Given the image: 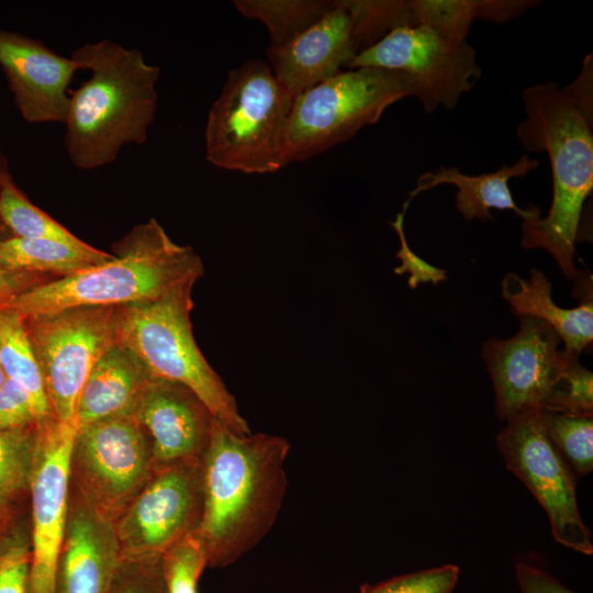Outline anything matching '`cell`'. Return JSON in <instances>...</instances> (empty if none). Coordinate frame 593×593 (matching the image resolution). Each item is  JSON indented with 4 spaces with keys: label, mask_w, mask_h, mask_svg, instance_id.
Wrapping results in <instances>:
<instances>
[{
    "label": "cell",
    "mask_w": 593,
    "mask_h": 593,
    "mask_svg": "<svg viewBox=\"0 0 593 593\" xmlns=\"http://www.w3.org/2000/svg\"><path fill=\"white\" fill-rule=\"evenodd\" d=\"M525 118L516 128L524 149L547 153L552 198L547 216L523 222L521 245L542 248L568 279H575L573 257L582 210L593 189V56H585L575 79L532 85L523 91Z\"/></svg>",
    "instance_id": "1"
},
{
    "label": "cell",
    "mask_w": 593,
    "mask_h": 593,
    "mask_svg": "<svg viewBox=\"0 0 593 593\" xmlns=\"http://www.w3.org/2000/svg\"><path fill=\"white\" fill-rule=\"evenodd\" d=\"M289 441L239 435L216 419L201 459L203 508L194 535L209 567H226L251 550L273 526L288 486Z\"/></svg>",
    "instance_id": "2"
},
{
    "label": "cell",
    "mask_w": 593,
    "mask_h": 593,
    "mask_svg": "<svg viewBox=\"0 0 593 593\" xmlns=\"http://www.w3.org/2000/svg\"><path fill=\"white\" fill-rule=\"evenodd\" d=\"M70 56L90 77L70 93L64 146L76 168L93 170L112 164L125 146L147 141L160 69L139 49L107 38L86 43Z\"/></svg>",
    "instance_id": "3"
},
{
    "label": "cell",
    "mask_w": 593,
    "mask_h": 593,
    "mask_svg": "<svg viewBox=\"0 0 593 593\" xmlns=\"http://www.w3.org/2000/svg\"><path fill=\"white\" fill-rule=\"evenodd\" d=\"M116 255L77 273L36 284L0 301L23 317L78 307H122L192 290L203 264L190 246L176 244L154 219L115 245Z\"/></svg>",
    "instance_id": "4"
},
{
    "label": "cell",
    "mask_w": 593,
    "mask_h": 593,
    "mask_svg": "<svg viewBox=\"0 0 593 593\" xmlns=\"http://www.w3.org/2000/svg\"><path fill=\"white\" fill-rule=\"evenodd\" d=\"M294 98L261 59L232 69L208 113L206 160L221 169L259 175L287 166Z\"/></svg>",
    "instance_id": "5"
},
{
    "label": "cell",
    "mask_w": 593,
    "mask_h": 593,
    "mask_svg": "<svg viewBox=\"0 0 593 593\" xmlns=\"http://www.w3.org/2000/svg\"><path fill=\"white\" fill-rule=\"evenodd\" d=\"M191 292L119 307L118 339L153 379L187 387L220 424L239 435L250 434L234 395L195 343L190 320Z\"/></svg>",
    "instance_id": "6"
},
{
    "label": "cell",
    "mask_w": 593,
    "mask_h": 593,
    "mask_svg": "<svg viewBox=\"0 0 593 593\" xmlns=\"http://www.w3.org/2000/svg\"><path fill=\"white\" fill-rule=\"evenodd\" d=\"M409 75L374 67L343 70L298 94L287 132L286 163L306 160L377 123L384 111L414 97Z\"/></svg>",
    "instance_id": "7"
},
{
    "label": "cell",
    "mask_w": 593,
    "mask_h": 593,
    "mask_svg": "<svg viewBox=\"0 0 593 593\" xmlns=\"http://www.w3.org/2000/svg\"><path fill=\"white\" fill-rule=\"evenodd\" d=\"M406 1L335 0L313 26L281 48H268V65L293 96L348 68L396 26L407 25Z\"/></svg>",
    "instance_id": "8"
},
{
    "label": "cell",
    "mask_w": 593,
    "mask_h": 593,
    "mask_svg": "<svg viewBox=\"0 0 593 593\" xmlns=\"http://www.w3.org/2000/svg\"><path fill=\"white\" fill-rule=\"evenodd\" d=\"M56 421L76 424L81 389L97 360L118 340L119 307H78L24 317Z\"/></svg>",
    "instance_id": "9"
},
{
    "label": "cell",
    "mask_w": 593,
    "mask_h": 593,
    "mask_svg": "<svg viewBox=\"0 0 593 593\" xmlns=\"http://www.w3.org/2000/svg\"><path fill=\"white\" fill-rule=\"evenodd\" d=\"M155 468L150 440L134 415L77 427L69 459L70 485L113 522Z\"/></svg>",
    "instance_id": "10"
},
{
    "label": "cell",
    "mask_w": 593,
    "mask_h": 593,
    "mask_svg": "<svg viewBox=\"0 0 593 593\" xmlns=\"http://www.w3.org/2000/svg\"><path fill=\"white\" fill-rule=\"evenodd\" d=\"M374 67L402 71L415 81L414 97L427 113L452 110L482 76L475 49L467 41L432 27L401 25L361 52L348 69Z\"/></svg>",
    "instance_id": "11"
},
{
    "label": "cell",
    "mask_w": 593,
    "mask_h": 593,
    "mask_svg": "<svg viewBox=\"0 0 593 593\" xmlns=\"http://www.w3.org/2000/svg\"><path fill=\"white\" fill-rule=\"evenodd\" d=\"M203 508L201 461L156 466L113 522L123 560L160 558L195 533Z\"/></svg>",
    "instance_id": "12"
},
{
    "label": "cell",
    "mask_w": 593,
    "mask_h": 593,
    "mask_svg": "<svg viewBox=\"0 0 593 593\" xmlns=\"http://www.w3.org/2000/svg\"><path fill=\"white\" fill-rule=\"evenodd\" d=\"M496 443L506 467L546 511L556 541L577 552L592 555L591 532L577 503L575 474L549 440L540 410L510 419Z\"/></svg>",
    "instance_id": "13"
},
{
    "label": "cell",
    "mask_w": 593,
    "mask_h": 593,
    "mask_svg": "<svg viewBox=\"0 0 593 593\" xmlns=\"http://www.w3.org/2000/svg\"><path fill=\"white\" fill-rule=\"evenodd\" d=\"M77 425L53 421L38 428L30 478L31 538L29 593H55L70 489L69 459Z\"/></svg>",
    "instance_id": "14"
},
{
    "label": "cell",
    "mask_w": 593,
    "mask_h": 593,
    "mask_svg": "<svg viewBox=\"0 0 593 593\" xmlns=\"http://www.w3.org/2000/svg\"><path fill=\"white\" fill-rule=\"evenodd\" d=\"M558 334L545 322L521 317L519 331L507 339H489L482 356L495 391L500 419L544 410L569 354L558 349Z\"/></svg>",
    "instance_id": "15"
},
{
    "label": "cell",
    "mask_w": 593,
    "mask_h": 593,
    "mask_svg": "<svg viewBox=\"0 0 593 593\" xmlns=\"http://www.w3.org/2000/svg\"><path fill=\"white\" fill-rule=\"evenodd\" d=\"M0 68L25 122L64 124L69 85L82 70L77 60L55 53L41 40L0 29Z\"/></svg>",
    "instance_id": "16"
},
{
    "label": "cell",
    "mask_w": 593,
    "mask_h": 593,
    "mask_svg": "<svg viewBox=\"0 0 593 593\" xmlns=\"http://www.w3.org/2000/svg\"><path fill=\"white\" fill-rule=\"evenodd\" d=\"M121 561L113 521L70 485L55 593H109Z\"/></svg>",
    "instance_id": "17"
},
{
    "label": "cell",
    "mask_w": 593,
    "mask_h": 593,
    "mask_svg": "<svg viewBox=\"0 0 593 593\" xmlns=\"http://www.w3.org/2000/svg\"><path fill=\"white\" fill-rule=\"evenodd\" d=\"M145 429L156 466L201 461L215 421L187 387L153 379L134 412Z\"/></svg>",
    "instance_id": "18"
},
{
    "label": "cell",
    "mask_w": 593,
    "mask_h": 593,
    "mask_svg": "<svg viewBox=\"0 0 593 593\" xmlns=\"http://www.w3.org/2000/svg\"><path fill=\"white\" fill-rule=\"evenodd\" d=\"M574 296L580 304L572 309L558 306L551 284L542 271L532 269L530 278L507 273L502 282V296L517 317L532 316L547 323L564 343V351L579 356L593 342V296L591 277H577Z\"/></svg>",
    "instance_id": "19"
},
{
    "label": "cell",
    "mask_w": 593,
    "mask_h": 593,
    "mask_svg": "<svg viewBox=\"0 0 593 593\" xmlns=\"http://www.w3.org/2000/svg\"><path fill=\"white\" fill-rule=\"evenodd\" d=\"M539 161L524 154L513 165L503 164L497 170L477 176L462 174L457 167H439L435 172L422 174L415 188L409 193L402 211L407 210L412 200L419 193L440 184L457 188L456 208L466 220H492L491 209L511 210L523 222L540 217V209L532 205L521 209L514 201L508 187L512 178H521L537 169Z\"/></svg>",
    "instance_id": "20"
},
{
    "label": "cell",
    "mask_w": 593,
    "mask_h": 593,
    "mask_svg": "<svg viewBox=\"0 0 593 593\" xmlns=\"http://www.w3.org/2000/svg\"><path fill=\"white\" fill-rule=\"evenodd\" d=\"M153 378L119 339L92 367L78 399L77 427L101 419L134 415Z\"/></svg>",
    "instance_id": "21"
},
{
    "label": "cell",
    "mask_w": 593,
    "mask_h": 593,
    "mask_svg": "<svg viewBox=\"0 0 593 593\" xmlns=\"http://www.w3.org/2000/svg\"><path fill=\"white\" fill-rule=\"evenodd\" d=\"M112 258L86 242L0 237V267L11 271L67 277Z\"/></svg>",
    "instance_id": "22"
},
{
    "label": "cell",
    "mask_w": 593,
    "mask_h": 593,
    "mask_svg": "<svg viewBox=\"0 0 593 593\" xmlns=\"http://www.w3.org/2000/svg\"><path fill=\"white\" fill-rule=\"evenodd\" d=\"M409 25H427L439 34L467 41L474 20L503 23L537 5L526 0H411Z\"/></svg>",
    "instance_id": "23"
},
{
    "label": "cell",
    "mask_w": 593,
    "mask_h": 593,
    "mask_svg": "<svg viewBox=\"0 0 593 593\" xmlns=\"http://www.w3.org/2000/svg\"><path fill=\"white\" fill-rule=\"evenodd\" d=\"M0 362L7 379L27 394L37 427L55 421L24 317L7 309H0Z\"/></svg>",
    "instance_id": "24"
},
{
    "label": "cell",
    "mask_w": 593,
    "mask_h": 593,
    "mask_svg": "<svg viewBox=\"0 0 593 593\" xmlns=\"http://www.w3.org/2000/svg\"><path fill=\"white\" fill-rule=\"evenodd\" d=\"M335 0H235L244 16L261 22L269 34L270 48H281L318 22Z\"/></svg>",
    "instance_id": "25"
},
{
    "label": "cell",
    "mask_w": 593,
    "mask_h": 593,
    "mask_svg": "<svg viewBox=\"0 0 593 593\" xmlns=\"http://www.w3.org/2000/svg\"><path fill=\"white\" fill-rule=\"evenodd\" d=\"M0 222L14 237L70 244L83 242L33 204L15 184L12 175L5 179L0 191Z\"/></svg>",
    "instance_id": "26"
},
{
    "label": "cell",
    "mask_w": 593,
    "mask_h": 593,
    "mask_svg": "<svg viewBox=\"0 0 593 593\" xmlns=\"http://www.w3.org/2000/svg\"><path fill=\"white\" fill-rule=\"evenodd\" d=\"M546 434L572 472L583 475L593 469L592 415L540 411Z\"/></svg>",
    "instance_id": "27"
},
{
    "label": "cell",
    "mask_w": 593,
    "mask_h": 593,
    "mask_svg": "<svg viewBox=\"0 0 593 593\" xmlns=\"http://www.w3.org/2000/svg\"><path fill=\"white\" fill-rule=\"evenodd\" d=\"M38 427L0 428V506L29 489Z\"/></svg>",
    "instance_id": "28"
},
{
    "label": "cell",
    "mask_w": 593,
    "mask_h": 593,
    "mask_svg": "<svg viewBox=\"0 0 593 593\" xmlns=\"http://www.w3.org/2000/svg\"><path fill=\"white\" fill-rule=\"evenodd\" d=\"M160 567L167 593H198V581L208 562L194 533L165 550Z\"/></svg>",
    "instance_id": "29"
},
{
    "label": "cell",
    "mask_w": 593,
    "mask_h": 593,
    "mask_svg": "<svg viewBox=\"0 0 593 593\" xmlns=\"http://www.w3.org/2000/svg\"><path fill=\"white\" fill-rule=\"evenodd\" d=\"M541 411L593 414V374L580 363L579 356L569 355L568 362Z\"/></svg>",
    "instance_id": "30"
},
{
    "label": "cell",
    "mask_w": 593,
    "mask_h": 593,
    "mask_svg": "<svg viewBox=\"0 0 593 593\" xmlns=\"http://www.w3.org/2000/svg\"><path fill=\"white\" fill-rule=\"evenodd\" d=\"M455 564L398 575L378 584H365L360 593H451L458 582Z\"/></svg>",
    "instance_id": "31"
},
{
    "label": "cell",
    "mask_w": 593,
    "mask_h": 593,
    "mask_svg": "<svg viewBox=\"0 0 593 593\" xmlns=\"http://www.w3.org/2000/svg\"><path fill=\"white\" fill-rule=\"evenodd\" d=\"M109 593H167L160 558L122 559Z\"/></svg>",
    "instance_id": "32"
},
{
    "label": "cell",
    "mask_w": 593,
    "mask_h": 593,
    "mask_svg": "<svg viewBox=\"0 0 593 593\" xmlns=\"http://www.w3.org/2000/svg\"><path fill=\"white\" fill-rule=\"evenodd\" d=\"M30 541L9 540L0 548V593H29Z\"/></svg>",
    "instance_id": "33"
},
{
    "label": "cell",
    "mask_w": 593,
    "mask_h": 593,
    "mask_svg": "<svg viewBox=\"0 0 593 593\" xmlns=\"http://www.w3.org/2000/svg\"><path fill=\"white\" fill-rule=\"evenodd\" d=\"M405 213V211L398 213L395 220L391 222V226L400 239V248L395 257L400 259L401 265L394 269V273L403 275L409 272V287L411 289H416L418 283L432 282L436 286L447 280V271L445 269L428 264L410 248L404 233Z\"/></svg>",
    "instance_id": "34"
},
{
    "label": "cell",
    "mask_w": 593,
    "mask_h": 593,
    "mask_svg": "<svg viewBox=\"0 0 593 593\" xmlns=\"http://www.w3.org/2000/svg\"><path fill=\"white\" fill-rule=\"evenodd\" d=\"M37 426L27 394L13 381L7 379L0 388V428L22 429Z\"/></svg>",
    "instance_id": "35"
},
{
    "label": "cell",
    "mask_w": 593,
    "mask_h": 593,
    "mask_svg": "<svg viewBox=\"0 0 593 593\" xmlns=\"http://www.w3.org/2000/svg\"><path fill=\"white\" fill-rule=\"evenodd\" d=\"M515 575L522 593H575L548 572L524 562L516 564Z\"/></svg>",
    "instance_id": "36"
},
{
    "label": "cell",
    "mask_w": 593,
    "mask_h": 593,
    "mask_svg": "<svg viewBox=\"0 0 593 593\" xmlns=\"http://www.w3.org/2000/svg\"><path fill=\"white\" fill-rule=\"evenodd\" d=\"M45 276L11 271L0 267V301L47 281Z\"/></svg>",
    "instance_id": "37"
},
{
    "label": "cell",
    "mask_w": 593,
    "mask_h": 593,
    "mask_svg": "<svg viewBox=\"0 0 593 593\" xmlns=\"http://www.w3.org/2000/svg\"><path fill=\"white\" fill-rule=\"evenodd\" d=\"M11 175L8 158L0 148V191L5 179ZM1 224V222H0ZM2 225V224H1Z\"/></svg>",
    "instance_id": "38"
},
{
    "label": "cell",
    "mask_w": 593,
    "mask_h": 593,
    "mask_svg": "<svg viewBox=\"0 0 593 593\" xmlns=\"http://www.w3.org/2000/svg\"><path fill=\"white\" fill-rule=\"evenodd\" d=\"M5 381H7V376L0 362V388L4 384Z\"/></svg>",
    "instance_id": "39"
}]
</instances>
